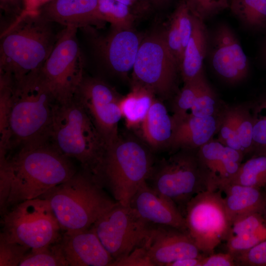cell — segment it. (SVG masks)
<instances>
[{"label": "cell", "instance_id": "1", "mask_svg": "<svg viewBox=\"0 0 266 266\" xmlns=\"http://www.w3.org/2000/svg\"><path fill=\"white\" fill-rule=\"evenodd\" d=\"M0 169L7 174L11 182L7 211L21 201L39 198L77 171L70 159L50 141L19 148L13 155L0 159Z\"/></svg>", "mask_w": 266, "mask_h": 266}, {"label": "cell", "instance_id": "2", "mask_svg": "<svg viewBox=\"0 0 266 266\" xmlns=\"http://www.w3.org/2000/svg\"><path fill=\"white\" fill-rule=\"evenodd\" d=\"M56 102L39 70L14 79L9 120L10 152L50 141Z\"/></svg>", "mask_w": 266, "mask_h": 266}, {"label": "cell", "instance_id": "3", "mask_svg": "<svg viewBox=\"0 0 266 266\" xmlns=\"http://www.w3.org/2000/svg\"><path fill=\"white\" fill-rule=\"evenodd\" d=\"M57 36L38 11H24L1 34L0 72L18 79L39 70Z\"/></svg>", "mask_w": 266, "mask_h": 266}, {"label": "cell", "instance_id": "4", "mask_svg": "<svg viewBox=\"0 0 266 266\" xmlns=\"http://www.w3.org/2000/svg\"><path fill=\"white\" fill-rule=\"evenodd\" d=\"M50 142L62 154L78 161L97 180L107 146L81 105L73 98L56 102Z\"/></svg>", "mask_w": 266, "mask_h": 266}, {"label": "cell", "instance_id": "5", "mask_svg": "<svg viewBox=\"0 0 266 266\" xmlns=\"http://www.w3.org/2000/svg\"><path fill=\"white\" fill-rule=\"evenodd\" d=\"M91 173L81 169L39 198L48 201L62 230L83 231L115 203Z\"/></svg>", "mask_w": 266, "mask_h": 266}, {"label": "cell", "instance_id": "6", "mask_svg": "<svg viewBox=\"0 0 266 266\" xmlns=\"http://www.w3.org/2000/svg\"><path fill=\"white\" fill-rule=\"evenodd\" d=\"M154 164L151 150L142 142L119 134L107 147L98 181L116 201L130 205L138 189L147 182Z\"/></svg>", "mask_w": 266, "mask_h": 266}, {"label": "cell", "instance_id": "7", "mask_svg": "<svg viewBox=\"0 0 266 266\" xmlns=\"http://www.w3.org/2000/svg\"><path fill=\"white\" fill-rule=\"evenodd\" d=\"M0 236L30 249L56 242L62 230L50 205L37 198L12 206L3 215Z\"/></svg>", "mask_w": 266, "mask_h": 266}, {"label": "cell", "instance_id": "8", "mask_svg": "<svg viewBox=\"0 0 266 266\" xmlns=\"http://www.w3.org/2000/svg\"><path fill=\"white\" fill-rule=\"evenodd\" d=\"M147 182L173 201L180 211L181 208H184L185 212L187 203L193 197L208 190L206 175L197 154L188 151L154 164Z\"/></svg>", "mask_w": 266, "mask_h": 266}, {"label": "cell", "instance_id": "9", "mask_svg": "<svg viewBox=\"0 0 266 266\" xmlns=\"http://www.w3.org/2000/svg\"><path fill=\"white\" fill-rule=\"evenodd\" d=\"M77 30L65 27L58 34L52 52L39 70L56 101L60 103L74 98L84 76Z\"/></svg>", "mask_w": 266, "mask_h": 266}, {"label": "cell", "instance_id": "10", "mask_svg": "<svg viewBox=\"0 0 266 266\" xmlns=\"http://www.w3.org/2000/svg\"><path fill=\"white\" fill-rule=\"evenodd\" d=\"M185 213L188 233L200 252L210 255L223 241H227L232 224L221 190L198 193L187 203Z\"/></svg>", "mask_w": 266, "mask_h": 266}, {"label": "cell", "instance_id": "11", "mask_svg": "<svg viewBox=\"0 0 266 266\" xmlns=\"http://www.w3.org/2000/svg\"><path fill=\"white\" fill-rule=\"evenodd\" d=\"M152 225L130 205L116 201L91 228L115 261L143 245Z\"/></svg>", "mask_w": 266, "mask_h": 266}, {"label": "cell", "instance_id": "12", "mask_svg": "<svg viewBox=\"0 0 266 266\" xmlns=\"http://www.w3.org/2000/svg\"><path fill=\"white\" fill-rule=\"evenodd\" d=\"M178 69L163 33L153 34L141 41L133 67V83L166 98L174 90Z\"/></svg>", "mask_w": 266, "mask_h": 266}, {"label": "cell", "instance_id": "13", "mask_svg": "<svg viewBox=\"0 0 266 266\" xmlns=\"http://www.w3.org/2000/svg\"><path fill=\"white\" fill-rule=\"evenodd\" d=\"M122 97L103 80L85 76L74 95L107 147L116 141L120 134L118 124L122 117L120 107Z\"/></svg>", "mask_w": 266, "mask_h": 266}, {"label": "cell", "instance_id": "14", "mask_svg": "<svg viewBox=\"0 0 266 266\" xmlns=\"http://www.w3.org/2000/svg\"><path fill=\"white\" fill-rule=\"evenodd\" d=\"M143 245L155 266L202 256L188 233L168 226L153 224Z\"/></svg>", "mask_w": 266, "mask_h": 266}, {"label": "cell", "instance_id": "15", "mask_svg": "<svg viewBox=\"0 0 266 266\" xmlns=\"http://www.w3.org/2000/svg\"><path fill=\"white\" fill-rule=\"evenodd\" d=\"M211 41V62L215 72L230 82L245 78L249 61L232 29L225 24L218 26Z\"/></svg>", "mask_w": 266, "mask_h": 266}, {"label": "cell", "instance_id": "16", "mask_svg": "<svg viewBox=\"0 0 266 266\" xmlns=\"http://www.w3.org/2000/svg\"><path fill=\"white\" fill-rule=\"evenodd\" d=\"M142 39L131 29L113 30L95 41L96 48L107 67L119 74L133 68Z\"/></svg>", "mask_w": 266, "mask_h": 266}, {"label": "cell", "instance_id": "17", "mask_svg": "<svg viewBox=\"0 0 266 266\" xmlns=\"http://www.w3.org/2000/svg\"><path fill=\"white\" fill-rule=\"evenodd\" d=\"M130 205L152 224L170 226L188 233L185 216L176 204L155 191L147 182L138 189Z\"/></svg>", "mask_w": 266, "mask_h": 266}, {"label": "cell", "instance_id": "18", "mask_svg": "<svg viewBox=\"0 0 266 266\" xmlns=\"http://www.w3.org/2000/svg\"><path fill=\"white\" fill-rule=\"evenodd\" d=\"M199 148L197 155L206 175L208 190H218L230 183L242 163L241 153L212 140Z\"/></svg>", "mask_w": 266, "mask_h": 266}, {"label": "cell", "instance_id": "19", "mask_svg": "<svg viewBox=\"0 0 266 266\" xmlns=\"http://www.w3.org/2000/svg\"><path fill=\"white\" fill-rule=\"evenodd\" d=\"M61 243L70 266H111L114 261L91 228L65 232Z\"/></svg>", "mask_w": 266, "mask_h": 266}, {"label": "cell", "instance_id": "20", "mask_svg": "<svg viewBox=\"0 0 266 266\" xmlns=\"http://www.w3.org/2000/svg\"><path fill=\"white\" fill-rule=\"evenodd\" d=\"M98 0H51L38 10L48 21L83 28L98 22Z\"/></svg>", "mask_w": 266, "mask_h": 266}, {"label": "cell", "instance_id": "21", "mask_svg": "<svg viewBox=\"0 0 266 266\" xmlns=\"http://www.w3.org/2000/svg\"><path fill=\"white\" fill-rule=\"evenodd\" d=\"M221 121L215 116L198 117L188 114L174 126L169 147L173 149L200 147L218 133Z\"/></svg>", "mask_w": 266, "mask_h": 266}, {"label": "cell", "instance_id": "22", "mask_svg": "<svg viewBox=\"0 0 266 266\" xmlns=\"http://www.w3.org/2000/svg\"><path fill=\"white\" fill-rule=\"evenodd\" d=\"M142 138L153 150L169 147L173 123L164 103L155 99L139 126Z\"/></svg>", "mask_w": 266, "mask_h": 266}, {"label": "cell", "instance_id": "23", "mask_svg": "<svg viewBox=\"0 0 266 266\" xmlns=\"http://www.w3.org/2000/svg\"><path fill=\"white\" fill-rule=\"evenodd\" d=\"M266 240V220L260 212L242 216L232 223L228 251L235 254Z\"/></svg>", "mask_w": 266, "mask_h": 266}, {"label": "cell", "instance_id": "24", "mask_svg": "<svg viewBox=\"0 0 266 266\" xmlns=\"http://www.w3.org/2000/svg\"><path fill=\"white\" fill-rule=\"evenodd\" d=\"M219 190L225 193L224 205L231 224L242 216L261 213L264 193L260 189L231 183Z\"/></svg>", "mask_w": 266, "mask_h": 266}, {"label": "cell", "instance_id": "25", "mask_svg": "<svg viewBox=\"0 0 266 266\" xmlns=\"http://www.w3.org/2000/svg\"><path fill=\"white\" fill-rule=\"evenodd\" d=\"M208 41V33L203 21L194 16L193 31L184 49L179 67L184 83L203 72V61L207 53Z\"/></svg>", "mask_w": 266, "mask_h": 266}, {"label": "cell", "instance_id": "26", "mask_svg": "<svg viewBox=\"0 0 266 266\" xmlns=\"http://www.w3.org/2000/svg\"><path fill=\"white\" fill-rule=\"evenodd\" d=\"M149 89L133 83L132 91L120 102L122 116L128 129L139 127L155 98Z\"/></svg>", "mask_w": 266, "mask_h": 266}, {"label": "cell", "instance_id": "27", "mask_svg": "<svg viewBox=\"0 0 266 266\" xmlns=\"http://www.w3.org/2000/svg\"><path fill=\"white\" fill-rule=\"evenodd\" d=\"M13 83L11 74L0 72V158H6L10 153L9 120Z\"/></svg>", "mask_w": 266, "mask_h": 266}, {"label": "cell", "instance_id": "28", "mask_svg": "<svg viewBox=\"0 0 266 266\" xmlns=\"http://www.w3.org/2000/svg\"><path fill=\"white\" fill-rule=\"evenodd\" d=\"M133 8L117 0H98V19L119 29H131L134 19Z\"/></svg>", "mask_w": 266, "mask_h": 266}, {"label": "cell", "instance_id": "29", "mask_svg": "<svg viewBox=\"0 0 266 266\" xmlns=\"http://www.w3.org/2000/svg\"><path fill=\"white\" fill-rule=\"evenodd\" d=\"M231 183L259 189L264 188L266 185V151L242 163Z\"/></svg>", "mask_w": 266, "mask_h": 266}, {"label": "cell", "instance_id": "30", "mask_svg": "<svg viewBox=\"0 0 266 266\" xmlns=\"http://www.w3.org/2000/svg\"><path fill=\"white\" fill-rule=\"evenodd\" d=\"M232 12L247 26L266 28V0H232Z\"/></svg>", "mask_w": 266, "mask_h": 266}, {"label": "cell", "instance_id": "31", "mask_svg": "<svg viewBox=\"0 0 266 266\" xmlns=\"http://www.w3.org/2000/svg\"><path fill=\"white\" fill-rule=\"evenodd\" d=\"M68 266V264L64 254L61 239L49 245L30 250L19 265V266Z\"/></svg>", "mask_w": 266, "mask_h": 266}, {"label": "cell", "instance_id": "32", "mask_svg": "<svg viewBox=\"0 0 266 266\" xmlns=\"http://www.w3.org/2000/svg\"><path fill=\"white\" fill-rule=\"evenodd\" d=\"M206 82L203 72L197 77L184 83L173 105L174 113L172 118L173 127L187 116L188 110H191L201 88Z\"/></svg>", "mask_w": 266, "mask_h": 266}, {"label": "cell", "instance_id": "33", "mask_svg": "<svg viewBox=\"0 0 266 266\" xmlns=\"http://www.w3.org/2000/svg\"><path fill=\"white\" fill-rule=\"evenodd\" d=\"M237 121V107L229 109L225 112L218 131V141L243 153L236 133Z\"/></svg>", "mask_w": 266, "mask_h": 266}, {"label": "cell", "instance_id": "34", "mask_svg": "<svg viewBox=\"0 0 266 266\" xmlns=\"http://www.w3.org/2000/svg\"><path fill=\"white\" fill-rule=\"evenodd\" d=\"M254 118L248 110L237 107L236 133L244 154L255 146L253 140Z\"/></svg>", "mask_w": 266, "mask_h": 266}, {"label": "cell", "instance_id": "35", "mask_svg": "<svg viewBox=\"0 0 266 266\" xmlns=\"http://www.w3.org/2000/svg\"><path fill=\"white\" fill-rule=\"evenodd\" d=\"M216 110V95L207 81L191 109V114L198 117H206L215 116Z\"/></svg>", "mask_w": 266, "mask_h": 266}, {"label": "cell", "instance_id": "36", "mask_svg": "<svg viewBox=\"0 0 266 266\" xmlns=\"http://www.w3.org/2000/svg\"><path fill=\"white\" fill-rule=\"evenodd\" d=\"M192 13L203 20L230 7L228 0H185Z\"/></svg>", "mask_w": 266, "mask_h": 266}, {"label": "cell", "instance_id": "37", "mask_svg": "<svg viewBox=\"0 0 266 266\" xmlns=\"http://www.w3.org/2000/svg\"><path fill=\"white\" fill-rule=\"evenodd\" d=\"M30 250L24 245L0 236V266H19Z\"/></svg>", "mask_w": 266, "mask_h": 266}, {"label": "cell", "instance_id": "38", "mask_svg": "<svg viewBox=\"0 0 266 266\" xmlns=\"http://www.w3.org/2000/svg\"><path fill=\"white\" fill-rule=\"evenodd\" d=\"M194 16L185 0H183L179 4L172 16L180 32L184 49L193 31Z\"/></svg>", "mask_w": 266, "mask_h": 266}, {"label": "cell", "instance_id": "39", "mask_svg": "<svg viewBox=\"0 0 266 266\" xmlns=\"http://www.w3.org/2000/svg\"><path fill=\"white\" fill-rule=\"evenodd\" d=\"M234 256L236 266H266V240Z\"/></svg>", "mask_w": 266, "mask_h": 266}, {"label": "cell", "instance_id": "40", "mask_svg": "<svg viewBox=\"0 0 266 266\" xmlns=\"http://www.w3.org/2000/svg\"><path fill=\"white\" fill-rule=\"evenodd\" d=\"M163 34L168 49L176 60L180 67L184 49L180 32L172 17H171L169 26Z\"/></svg>", "mask_w": 266, "mask_h": 266}, {"label": "cell", "instance_id": "41", "mask_svg": "<svg viewBox=\"0 0 266 266\" xmlns=\"http://www.w3.org/2000/svg\"><path fill=\"white\" fill-rule=\"evenodd\" d=\"M111 266H155L145 247H136L127 256L115 261Z\"/></svg>", "mask_w": 266, "mask_h": 266}, {"label": "cell", "instance_id": "42", "mask_svg": "<svg viewBox=\"0 0 266 266\" xmlns=\"http://www.w3.org/2000/svg\"><path fill=\"white\" fill-rule=\"evenodd\" d=\"M253 118L254 145L266 148V102L261 105Z\"/></svg>", "mask_w": 266, "mask_h": 266}, {"label": "cell", "instance_id": "43", "mask_svg": "<svg viewBox=\"0 0 266 266\" xmlns=\"http://www.w3.org/2000/svg\"><path fill=\"white\" fill-rule=\"evenodd\" d=\"M236 266L234 255L227 253H212L202 257L200 266Z\"/></svg>", "mask_w": 266, "mask_h": 266}, {"label": "cell", "instance_id": "44", "mask_svg": "<svg viewBox=\"0 0 266 266\" xmlns=\"http://www.w3.org/2000/svg\"><path fill=\"white\" fill-rule=\"evenodd\" d=\"M0 7L5 14L15 19L24 11L25 0H0Z\"/></svg>", "mask_w": 266, "mask_h": 266}, {"label": "cell", "instance_id": "45", "mask_svg": "<svg viewBox=\"0 0 266 266\" xmlns=\"http://www.w3.org/2000/svg\"><path fill=\"white\" fill-rule=\"evenodd\" d=\"M202 257L179 260L168 264L167 266H200Z\"/></svg>", "mask_w": 266, "mask_h": 266}, {"label": "cell", "instance_id": "46", "mask_svg": "<svg viewBox=\"0 0 266 266\" xmlns=\"http://www.w3.org/2000/svg\"><path fill=\"white\" fill-rule=\"evenodd\" d=\"M50 0H25L24 11H37Z\"/></svg>", "mask_w": 266, "mask_h": 266}, {"label": "cell", "instance_id": "47", "mask_svg": "<svg viewBox=\"0 0 266 266\" xmlns=\"http://www.w3.org/2000/svg\"><path fill=\"white\" fill-rule=\"evenodd\" d=\"M169 0H141L144 4H152L156 6L163 5Z\"/></svg>", "mask_w": 266, "mask_h": 266}, {"label": "cell", "instance_id": "48", "mask_svg": "<svg viewBox=\"0 0 266 266\" xmlns=\"http://www.w3.org/2000/svg\"><path fill=\"white\" fill-rule=\"evenodd\" d=\"M261 213L266 220V193H264V198Z\"/></svg>", "mask_w": 266, "mask_h": 266}, {"label": "cell", "instance_id": "49", "mask_svg": "<svg viewBox=\"0 0 266 266\" xmlns=\"http://www.w3.org/2000/svg\"><path fill=\"white\" fill-rule=\"evenodd\" d=\"M130 0L131 1V2H132V3L133 4L134 7L135 6H136L138 4L139 1H141V0Z\"/></svg>", "mask_w": 266, "mask_h": 266}, {"label": "cell", "instance_id": "50", "mask_svg": "<svg viewBox=\"0 0 266 266\" xmlns=\"http://www.w3.org/2000/svg\"><path fill=\"white\" fill-rule=\"evenodd\" d=\"M265 57H266V47H265Z\"/></svg>", "mask_w": 266, "mask_h": 266}, {"label": "cell", "instance_id": "51", "mask_svg": "<svg viewBox=\"0 0 266 266\" xmlns=\"http://www.w3.org/2000/svg\"><path fill=\"white\" fill-rule=\"evenodd\" d=\"M264 189H265V191H266V185L265 186Z\"/></svg>", "mask_w": 266, "mask_h": 266}]
</instances>
